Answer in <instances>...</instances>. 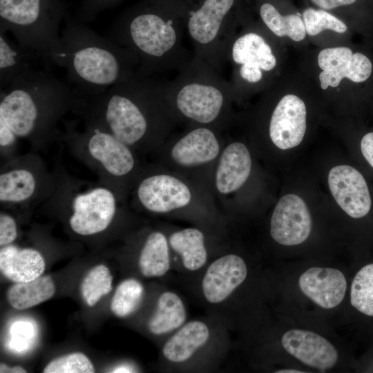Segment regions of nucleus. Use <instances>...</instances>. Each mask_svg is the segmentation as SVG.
<instances>
[{"label": "nucleus", "instance_id": "1", "mask_svg": "<svg viewBox=\"0 0 373 373\" xmlns=\"http://www.w3.org/2000/svg\"><path fill=\"white\" fill-rule=\"evenodd\" d=\"M50 62L66 70L70 84L83 97L99 95L128 79L138 68L135 54L72 18L68 12Z\"/></svg>", "mask_w": 373, "mask_h": 373}, {"label": "nucleus", "instance_id": "2", "mask_svg": "<svg viewBox=\"0 0 373 373\" xmlns=\"http://www.w3.org/2000/svg\"><path fill=\"white\" fill-rule=\"evenodd\" d=\"M84 100L46 68H32L1 90L0 120L18 138L44 140L55 134L61 117L70 110L78 113Z\"/></svg>", "mask_w": 373, "mask_h": 373}, {"label": "nucleus", "instance_id": "3", "mask_svg": "<svg viewBox=\"0 0 373 373\" xmlns=\"http://www.w3.org/2000/svg\"><path fill=\"white\" fill-rule=\"evenodd\" d=\"M184 29L183 0H143L120 16L108 38L135 54L137 75L151 76L178 61Z\"/></svg>", "mask_w": 373, "mask_h": 373}, {"label": "nucleus", "instance_id": "4", "mask_svg": "<svg viewBox=\"0 0 373 373\" xmlns=\"http://www.w3.org/2000/svg\"><path fill=\"white\" fill-rule=\"evenodd\" d=\"M68 13L63 0H0V31L10 32L48 64L57 46L60 24Z\"/></svg>", "mask_w": 373, "mask_h": 373}, {"label": "nucleus", "instance_id": "5", "mask_svg": "<svg viewBox=\"0 0 373 373\" xmlns=\"http://www.w3.org/2000/svg\"><path fill=\"white\" fill-rule=\"evenodd\" d=\"M175 88V102L186 117L209 124L220 115L224 104L226 82L213 68L195 58L171 85Z\"/></svg>", "mask_w": 373, "mask_h": 373}, {"label": "nucleus", "instance_id": "6", "mask_svg": "<svg viewBox=\"0 0 373 373\" xmlns=\"http://www.w3.org/2000/svg\"><path fill=\"white\" fill-rule=\"evenodd\" d=\"M185 29L198 59L217 67L222 58L227 22L237 0H183Z\"/></svg>", "mask_w": 373, "mask_h": 373}, {"label": "nucleus", "instance_id": "7", "mask_svg": "<svg viewBox=\"0 0 373 373\" xmlns=\"http://www.w3.org/2000/svg\"><path fill=\"white\" fill-rule=\"evenodd\" d=\"M66 126L68 137L85 146L89 157L108 174L123 176L133 169L135 160L128 146L110 132L90 122L82 133L75 132L68 122Z\"/></svg>", "mask_w": 373, "mask_h": 373}, {"label": "nucleus", "instance_id": "8", "mask_svg": "<svg viewBox=\"0 0 373 373\" xmlns=\"http://www.w3.org/2000/svg\"><path fill=\"white\" fill-rule=\"evenodd\" d=\"M69 224L81 236H90L104 231L116 211L113 193L106 187L97 186L75 195L71 203Z\"/></svg>", "mask_w": 373, "mask_h": 373}, {"label": "nucleus", "instance_id": "9", "mask_svg": "<svg viewBox=\"0 0 373 373\" xmlns=\"http://www.w3.org/2000/svg\"><path fill=\"white\" fill-rule=\"evenodd\" d=\"M273 239L285 246L305 242L312 229V218L303 200L295 194L283 196L276 205L270 224Z\"/></svg>", "mask_w": 373, "mask_h": 373}, {"label": "nucleus", "instance_id": "10", "mask_svg": "<svg viewBox=\"0 0 373 373\" xmlns=\"http://www.w3.org/2000/svg\"><path fill=\"white\" fill-rule=\"evenodd\" d=\"M329 190L337 204L350 217L360 218L371 208V198L363 176L349 165H338L329 172Z\"/></svg>", "mask_w": 373, "mask_h": 373}, {"label": "nucleus", "instance_id": "11", "mask_svg": "<svg viewBox=\"0 0 373 373\" xmlns=\"http://www.w3.org/2000/svg\"><path fill=\"white\" fill-rule=\"evenodd\" d=\"M306 107L294 95L284 96L274 108L269 123L272 142L283 150L294 148L302 142L306 131Z\"/></svg>", "mask_w": 373, "mask_h": 373}, {"label": "nucleus", "instance_id": "12", "mask_svg": "<svg viewBox=\"0 0 373 373\" xmlns=\"http://www.w3.org/2000/svg\"><path fill=\"white\" fill-rule=\"evenodd\" d=\"M285 350L303 363L325 372L338 361V352L324 337L311 331L293 329L282 336Z\"/></svg>", "mask_w": 373, "mask_h": 373}, {"label": "nucleus", "instance_id": "13", "mask_svg": "<svg viewBox=\"0 0 373 373\" xmlns=\"http://www.w3.org/2000/svg\"><path fill=\"white\" fill-rule=\"evenodd\" d=\"M247 267L236 254L223 256L207 268L202 282L205 299L210 303H222L246 279Z\"/></svg>", "mask_w": 373, "mask_h": 373}, {"label": "nucleus", "instance_id": "14", "mask_svg": "<svg viewBox=\"0 0 373 373\" xmlns=\"http://www.w3.org/2000/svg\"><path fill=\"white\" fill-rule=\"evenodd\" d=\"M137 196L142 204L155 213H165L187 205L191 198L187 186L168 175L149 177L141 182Z\"/></svg>", "mask_w": 373, "mask_h": 373}, {"label": "nucleus", "instance_id": "15", "mask_svg": "<svg viewBox=\"0 0 373 373\" xmlns=\"http://www.w3.org/2000/svg\"><path fill=\"white\" fill-rule=\"evenodd\" d=\"M302 292L318 306L332 309L338 305L345 297L347 281L338 269L328 267H311L299 278Z\"/></svg>", "mask_w": 373, "mask_h": 373}, {"label": "nucleus", "instance_id": "16", "mask_svg": "<svg viewBox=\"0 0 373 373\" xmlns=\"http://www.w3.org/2000/svg\"><path fill=\"white\" fill-rule=\"evenodd\" d=\"M45 260L37 250L31 248L20 249L8 245L0 250V270L1 274L14 283L35 280L42 275Z\"/></svg>", "mask_w": 373, "mask_h": 373}, {"label": "nucleus", "instance_id": "17", "mask_svg": "<svg viewBox=\"0 0 373 373\" xmlns=\"http://www.w3.org/2000/svg\"><path fill=\"white\" fill-rule=\"evenodd\" d=\"M251 159L247 147L240 142L229 144L221 155L216 172V187L223 194L241 187L247 180Z\"/></svg>", "mask_w": 373, "mask_h": 373}, {"label": "nucleus", "instance_id": "18", "mask_svg": "<svg viewBox=\"0 0 373 373\" xmlns=\"http://www.w3.org/2000/svg\"><path fill=\"white\" fill-rule=\"evenodd\" d=\"M218 152L219 144L214 133L207 128H198L175 144L171 157L180 165L193 166L213 160Z\"/></svg>", "mask_w": 373, "mask_h": 373}, {"label": "nucleus", "instance_id": "19", "mask_svg": "<svg viewBox=\"0 0 373 373\" xmlns=\"http://www.w3.org/2000/svg\"><path fill=\"white\" fill-rule=\"evenodd\" d=\"M0 31V88L4 89L15 78L35 68L38 60L47 64L32 48L10 40Z\"/></svg>", "mask_w": 373, "mask_h": 373}, {"label": "nucleus", "instance_id": "20", "mask_svg": "<svg viewBox=\"0 0 373 373\" xmlns=\"http://www.w3.org/2000/svg\"><path fill=\"white\" fill-rule=\"evenodd\" d=\"M231 61L236 66H247L270 71L276 66L272 49L260 35L247 32L237 37L229 48Z\"/></svg>", "mask_w": 373, "mask_h": 373}, {"label": "nucleus", "instance_id": "21", "mask_svg": "<svg viewBox=\"0 0 373 373\" xmlns=\"http://www.w3.org/2000/svg\"><path fill=\"white\" fill-rule=\"evenodd\" d=\"M207 325L193 321L182 325L164 344V356L172 363H182L189 359L209 338Z\"/></svg>", "mask_w": 373, "mask_h": 373}, {"label": "nucleus", "instance_id": "22", "mask_svg": "<svg viewBox=\"0 0 373 373\" xmlns=\"http://www.w3.org/2000/svg\"><path fill=\"white\" fill-rule=\"evenodd\" d=\"M186 318L185 306L178 294L163 292L159 297L156 310L148 324L149 331L155 335L172 332L184 324Z\"/></svg>", "mask_w": 373, "mask_h": 373}, {"label": "nucleus", "instance_id": "23", "mask_svg": "<svg viewBox=\"0 0 373 373\" xmlns=\"http://www.w3.org/2000/svg\"><path fill=\"white\" fill-rule=\"evenodd\" d=\"M51 276H41L23 283H15L8 290V303L16 309H26L50 299L55 292Z\"/></svg>", "mask_w": 373, "mask_h": 373}, {"label": "nucleus", "instance_id": "24", "mask_svg": "<svg viewBox=\"0 0 373 373\" xmlns=\"http://www.w3.org/2000/svg\"><path fill=\"white\" fill-rule=\"evenodd\" d=\"M169 244L182 256L186 269L196 271L206 263L207 253L204 235L200 230L187 228L174 232L169 238Z\"/></svg>", "mask_w": 373, "mask_h": 373}, {"label": "nucleus", "instance_id": "25", "mask_svg": "<svg viewBox=\"0 0 373 373\" xmlns=\"http://www.w3.org/2000/svg\"><path fill=\"white\" fill-rule=\"evenodd\" d=\"M139 267L145 277H160L170 269L168 242L159 231L151 233L142 249Z\"/></svg>", "mask_w": 373, "mask_h": 373}, {"label": "nucleus", "instance_id": "26", "mask_svg": "<svg viewBox=\"0 0 373 373\" xmlns=\"http://www.w3.org/2000/svg\"><path fill=\"white\" fill-rule=\"evenodd\" d=\"M37 178L25 168H15L0 175V201L1 203H22L35 193Z\"/></svg>", "mask_w": 373, "mask_h": 373}, {"label": "nucleus", "instance_id": "27", "mask_svg": "<svg viewBox=\"0 0 373 373\" xmlns=\"http://www.w3.org/2000/svg\"><path fill=\"white\" fill-rule=\"evenodd\" d=\"M259 12L263 23L276 36H287L296 41L305 39L307 32L303 21L299 16H283L274 5L268 2L261 5Z\"/></svg>", "mask_w": 373, "mask_h": 373}, {"label": "nucleus", "instance_id": "28", "mask_svg": "<svg viewBox=\"0 0 373 373\" xmlns=\"http://www.w3.org/2000/svg\"><path fill=\"white\" fill-rule=\"evenodd\" d=\"M372 64L370 60L361 52L353 53L345 71L332 72L323 70L319 75L321 87L325 90L328 86L337 87L344 77L352 82H365L372 73Z\"/></svg>", "mask_w": 373, "mask_h": 373}, {"label": "nucleus", "instance_id": "29", "mask_svg": "<svg viewBox=\"0 0 373 373\" xmlns=\"http://www.w3.org/2000/svg\"><path fill=\"white\" fill-rule=\"evenodd\" d=\"M352 305L361 313L373 316V263L363 267L351 285Z\"/></svg>", "mask_w": 373, "mask_h": 373}, {"label": "nucleus", "instance_id": "30", "mask_svg": "<svg viewBox=\"0 0 373 373\" xmlns=\"http://www.w3.org/2000/svg\"><path fill=\"white\" fill-rule=\"evenodd\" d=\"M113 276L109 269L104 265H99L92 268L83 279L81 294L90 306H94L99 299L112 290Z\"/></svg>", "mask_w": 373, "mask_h": 373}, {"label": "nucleus", "instance_id": "31", "mask_svg": "<svg viewBox=\"0 0 373 373\" xmlns=\"http://www.w3.org/2000/svg\"><path fill=\"white\" fill-rule=\"evenodd\" d=\"M143 293L144 287L137 280H123L117 286L111 300V311L121 318L131 314L141 303Z\"/></svg>", "mask_w": 373, "mask_h": 373}, {"label": "nucleus", "instance_id": "32", "mask_svg": "<svg viewBox=\"0 0 373 373\" xmlns=\"http://www.w3.org/2000/svg\"><path fill=\"white\" fill-rule=\"evenodd\" d=\"M306 32L314 36L325 30H330L338 33L347 30L346 25L340 19L323 10L307 8L303 14Z\"/></svg>", "mask_w": 373, "mask_h": 373}, {"label": "nucleus", "instance_id": "33", "mask_svg": "<svg viewBox=\"0 0 373 373\" xmlns=\"http://www.w3.org/2000/svg\"><path fill=\"white\" fill-rule=\"evenodd\" d=\"M44 373H93L95 368L89 358L83 353L73 352L51 361L43 370Z\"/></svg>", "mask_w": 373, "mask_h": 373}, {"label": "nucleus", "instance_id": "34", "mask_svg": "<svg viewBox=\"0 0 373 373\" xmlns=\"http://www.w3.org/2000/svg\"><path fill=\"white\" fill-rule=\"evenodd\" d=\"M353 52L347 47L327 48L318 55L319 67L325 71L340 72L347 69Z\"/></svg>", "mask_w": 373, "mask_h": 373}, {"label": "nucleus", "instance_id": "35", "mask_svg": "<svg viewBox=\"0 0 373 373\" xmlns=\"http://www.w3.org/2000/svg\"><path fill=\"white\" fill-rule=\"evenodd\" d=\"M123 0H84L78 12V20L82 23L93 20L101 12L110 9Z\"/></svg>", "mask_w": 373, "mask_h": 373}, {"label": "nucleus", "instance_id": "36", "mask_svg": "<svg viewBox=\"0 0 373 373\" xmlns=\"http://www.w3.org/2000/svg\"><path fill=\"white\" fill-rule=\"evenodd\" d=\"M17 236V227L15 219L8 213L0 214V245H10Z\"/></svg>", "mask_w": 373, "mask_h": 373}, {"label": "nucleus", "instance_id": "37", "mask_svg": "<svg viewBox=\"0 0 373 373\" xmlns=\"http://www.w3.org/2000/svg\"><path fill=\"white\" fill-rule=\"evenodd\" d=\"M13 131L2 120H0V146L2 149L12 146L17 140Z\"/></svg>", "mask_w": 373, "mask_h": 373}, {"label": "nucleus", "instance_id": "38", "mask_svg": "<svg viewBox=\"0 0 373 373\" xmlns=\"http://www.w3.org/2000/svg\"><path fill=\"white\" fill-rule=\"evenodd\" d=\"M363 155L373 168V132L365 135L361 142Z\"/></svg>", "mask_w": 373, "mask_h": 373}, {"label": "nucleus", "instance_id": "39", "mask_svg": "<svg viewBox=\"0 0 373 373\" xmlns=\"http://www.w3.org/2000/svg\"><path fill=\"white\" fill-rule=\"evenodd\" d=\"M317 6L323 9H333L341 6L350 5L356 0H311Z\"/></svg>", "mask_w": 373, "mask_h": 373}, {"label": "nucleus", "instance_id": "40", "mask_svg": "<svg viewBox=\"0 0 373 373\" xmlns=\"http://www.w3.org/2000/svg\"><path fill=\"white\" fill-rule=\"evenodd\" d=\"M0 372H10V373H24L26 370L21 366L16 365L15 367H9L6 364H1Z\"/></svg>", "mask_w": 373, "mask_h": 373}, {"label": "nucleus", "instance_id": "41", "mask_svg": "<svg viewBox=\"0 0 373 373\" xmlns=\"http://www.w3.org/2000/svg\"><path fill=\"white\" fill-rule=\"evenodd\" d=\"M276 372L278 373H289V372H291V373H293V372H296V373H302L303 372L302 371H298L297 370H281L280 371H277Z\"/></svg>", "mask_w": 373, "mask_h": 373}]
</instances>
